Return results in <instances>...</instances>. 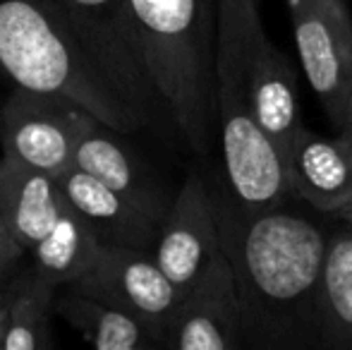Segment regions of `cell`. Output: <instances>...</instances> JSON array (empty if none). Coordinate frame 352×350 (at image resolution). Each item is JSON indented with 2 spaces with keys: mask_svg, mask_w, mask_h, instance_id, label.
Instances as JSON below:
<instances>
[{
  "mask_svg": "<svg viewBox=\"0 0 352 350\" xmlns=\"http://www.w3.org/2000/svg\"><path fill=\"white\" fill-rule=\"evenodd\" d=\"M321 350H352V226L336 219L321 274Z\"/></svg>",
  "mask_w": 352,
  "mask_h": 350,
  "instance_id": "obj_18",
  "label": "cell"
},
{
  "mask_svg": "<svg viewBox=\"0 0 352 350\" xmlns=\"http://www.w3.org/2000/svg\"><path fill=\"white\" fill-rule=\"evenodd\" d=\"M221 248L237 281L250 350H321V274L329 230L287 209L252 211L209 175Z\"/></svg>",
  "mask_w": 352,
  "mask_h": 350,
  "instance_id": "obj_1",
  "label": "cell"
},
{
  "mask_svg": "<svg viewBox=\"0 0 352 350\" xmlns=\"http://www.w3.org/2000/svg\"><path fill=\"white\" fill-rule=\"evenodd\" d=\"M292 197L338 219L352 204V144L343 135L324 137L302 127L283 149Z\"/></svg>",
  "mask_w": 352,
  "mask_h": 350,
  "instance_id": "obj_12",
  "label": "cell"
},
{
  "mask_svg": "<svg viewBox=\"0 0 352 350\" xmlns=\"http://www.w3.org/2000/svg\"><path fill=\"white\" fill-rule=\"evenodd\" d=\"M216 127L223 177L242 206L276 209L290 201L292 187L283 149L256 120L232 58L216 48Z\"/></svg>",
  "mask_w": 352,
  "mask_h": 350,
  "instance_id": "obj_4",
  "label": "cell"
},
{
  "mask_svg": "<svg viewBox=\"0 0 352 350\" xmlns=\"http://www.w3.org/2000/svg\"><path fill=\"white\" fill-rule=\"evenodd\" d=\"M0 67L14 87L65 98L125 135L148 122L82 46L56 0H0Z\"/></svg>",
  "mask_w": 352,
  "mask_h": 350,
  "instance_id": "obj_2",
  "label": "cell"
},
{
  "mask_svg": "<svg viewBox=\"0 0 352 350\" xmlns=\"http://www.w3.org/2000/svg\"><path fill=\"white\" fill-rule=\"evenodd\" d=\"M56 314L63 317L79 336L101 350H156L163 348L153 331L125 309L108 305L74 288L56 295Z\"/></svg>",
  "mask_w": 352,
  "mask_h": 350,
  "instance_id": "obj_16",
  "label": "cell"
},
{
  "mask_svg": "<svg viewBox=\"0 0 352 350\" xmlns=\"http://www.w3.org/2000/svg\"><path fill=\"white\" fill-rule=\"evenodd\" d=\"M67 197L56 175L3 156L0 159V214L10 235L32 252L58 226Z\"/></svg>",
  "mask_w": 352,
  "mask_h": 350,
  "instance_id": "obj_15",
  "label": "cell"
},
{
  "mask_svg": "<svg viewBox=\"0 0 352 350\" xmlns=\"http://www.w3.org/2000/svg\"><path fill=\"white\" fill-rule=\"evenodd\" d=\"M91 120V113L65 98L14 87L0 108L3 156L58 177L74 166Z\"/></svg>",
  "mask_w": 352,
  "mask_h": 350,
  "instance_id": "obj_6",
  "label": "cell"
},
{
  "mask_svg": "<svg viewBox=\"0 0 352 350\" xmlns=\"http://www.w3.org/2000/svg\"><path fill=\"white\" fill-rule=\"evenodd\" d=\"M24 250L19 248L17 240L10 235L8 226H5L3 221V214H0V283L3 281H8L10 276L17 271V264L19 259H22Z\"/></svg>",
  "mask_w": 352,
  "mask_h": 350,
  "instance_id": "obj_20",
  "label": "cell"
},
{
  "mask_svg": "<svg viewBox=\"0 0 352 350\" xmlns=\"http://www.w3.org/2000/svg\"><path fill=\"white\" fill-rule=\"evenodd\" d=\"M338 219H340V221H345V223H348V226H352V204L348 206V209L343 211V214L338 216Z\"/></svg>",
  "mask_w": 352,
  "mask_h": 350,
  "instance_id": "obj_23",
  "label": "cell"
},
{
  "mask_svg": "<svg viewBox=\"0 0 352 350\" xmlns=\"http://www.w3.org/2000/svg\"><path fill=\"white\" fill-rule=\"evenodd\" d=\"M218 5L221 0H130L161 106L197 156H209L218 140Z\"/></svg>",
  "mask_w": 352,
  "mask_h": 350,
  "instance_id": "obj_3",
  "label": "cell"
},
{
  "mask_svg": "<svg viewBox=\"0 0 352 350\" xmlns=\"http://www.w3.org/2000/svg\"><path fill=\"white\" fill-rule=\"evenodd\" d=\"M72 32L125 98L151 120L161 103L144 61L130 0H56Z\"/></svg>",
  "mask_w": 352,
  "mask_h": 350,
  "instance_id": "obj_8",
  "label": "cell"
},
{
  "mask_svg": "<svg viewBox=\"0 0 352 350\" xmlns=\"http://www.w3.org/2000/svg\"><path fill=\"white\" fill-rule=\"evenodd\" d=\"M5 324H8V281L0 283V350H3Z\"/></svg>",
  "mask_w": 352,
  "mask_h": 350,
  "instance_id": "obj_21",
  "label": "cell"
},
{
  "mask_svg": "<svg viewBox=\"0 0 352 350\" xmlns=\"http://www.w3.org/2000/svg\"><path fill=\"white\" fill-rule=\"evenodd\" d=\"M340 135L345 137V140L352 144V101H350V108H348V116H345V122H343V127H340Z\"/></svg>",
  "mask_w": 352,
  "mask_h": 350,
  "instance_id": "obj_22",
  "label": "cell"
},
{
  "mask_svg": "<svg viewBox=\"0 0 352 350\" xmlns=\"http://www.w3.org/2000/svg\"><path fill=\"white\" fill-rule=\"evenodd\" d=\"M98 248H101V243H98L91 226L67 199V206L58 226L29 254L34 259L32 264L43 276H48L56 285H67L87 271V266L96 257Z\"/></svg>",
  "mask_w": 352,
  "mask_h": 350,
  "instance_id": "obj_19",
  "label": "cell"
},
{
  "mask_svg": "<svg viewBox=\"0 0 352 350\" xmlns=\"http://www.w3.org/2000/svg\"><path fill=\"white\" fill-rule=\"evenodd\" d=\"M84 295L98 298L142 319L166 348V327L182 293L163 274L151 250L101 245L82 276L67 283Z\"/></svg>",
  "mask_w": 352,
  "mask_h": 350,
  "instance_id": "obj_9",
  "label": "cell"
},
{
  "mask_svg": "<svg viewBox=\"0 0 352 350\" xmlns=\"http://www.w3.org/2000/svg\"><path fill=\"white\" fill-rule=\"evenodd\" d=\"M216 48L232 58L256 120L285 149L305 127L297 75L290 61L266 36L259 0H221Z\"/></svg>",
  "mask_w": 352,
  "mask_h": 350,
  "instance_id": "obj_5",
  "label": "cell"
},
{
  "mask_svg": "<svg viewBox=\"0 0 352 350\" xmlns=\"http://www.w3.org/2000/svg\"><path fill=\"white\" fill-rule=\"evenodd\" d=\"M307 82L336 127L352 101V17L345 0H287Z\"/></svg>",
  "mask_w": 352,
  "mask_h": 350,
  "instance_id": "obj_7",
  "label": "cell"
},
{
  "mask_svg": "<svg viewBox=\"0 0 352 350\" xmlns=\"http://www.w3.org/2000/svg\"><path fill=\"white\" fill-rule=\"evenodd\" d=\"M58 285L36 266L14 271L8 278V324L3 350H48L53 346L51 317Z\"/></svg>",
  "mask_w": 352,
  "mask_h": 350,
  "instance_id": "obj_17",
  "label": "cell"
},
{
  "mask_svg": "<svg viewBox=\"0 0 352 350\" xmlns=\"http://www.w3.org/2000/svg\"><path fill=\"white\" fill-rule=\"evenodd\" d=\"M221 252V233L206 177L190 173L163 219L153 257L163 274L185 295Z\"/></svg>",
  "mask_w": 352,
  "mask_h": 350,
  "instance_id": "obj_11",
  "label": "cell"
},
{
  "mask_svg": "<svg viewBox=\"0 0 352 350\" xmlns=\"http://www.w3.org/2000/svg\"><path fill=\"white\" fill-rule=\"evenodd\" d=\"M170 350H245V319L237 281L221 252L199 281L182 295L166 327Z\"/></svg>",
  "mask_w": 352,
  "mask_h": 350,
  "instance_id": "obj_10",
  "label": "cell"
},
{
  "mask_svg": "<svg viewBox=\"0 0 352 350\" xmlns=\"http://www.w3.org/2000/svg\"><path fill=\"white\" fill-rule=\"evenodd\" d=\"M122 135L125 132L113 130L111 125L94 118L77 146L74 166L106 182L111 190L140 206L144 214L163 223L175 195L170 197L163 190L161 180L151 173V168Z\"/></svg>",
  "mask_w": 352,
  "mask_h": 350,
  "instance_id": "obj_13",
  "label": "cell"
},
{
  "mask_svg": "<svg viewBox=\"0 0 352 350\" xmlns=\"http://www.w3.org/2000/svg\"><path fill=\"white\" fill-rule=\"evenodd\" d=\"M58 182L63 195L91 226L101 245H122L153 252L161 221L144 214L140 206L77 166L58 175Z\"/></svg>",
  "mask_w": 352,
  "mask_h": 350,
  "instance_id": "obj_14",
  "label": "cell"
}]
</instances>
